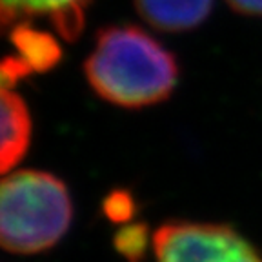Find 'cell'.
Listing matches in <instances>:
<instances>
[{
	"instance_id": "6da1fadb",
	"label": "cell",
	"mask_w": 262,
	"mask_h": 262,
	"mask_svg": "<svg viewBox=\"0 0 262 262\" xmlns=\"http://www.w3.org/2000/svg\"><path fill=\"white\" fill-rule=\"evenodd\" d=\"M88 84L98 97L126 110L168 100L179 82V62L137 26H106L84 60Z\"/></svg>"
},
{
	"instance_id": "7a4b0ae2",
	"label": "cell",
	"mask_w": 262,
	"mask_h": 262,
	"mask_svg": "<svg viewBox=\"0 0 262 262\" xmlns=\"http://www.w3.org/2000/svg\"><path fill=\"white\" fill-rule=\"evenodd\" d=\"M73 202L58 177L38 169L8 173L0 186V242L9 253L35 255L62 241Z\"/></svg>"
},
{
	"instance_id": "3957f363",
	"label": "cell",
	"mask_w": 262,
	"mask_h": 262,
	"mask_svg": "<svg viewBox=\"0 0 262 262\" xmlns=\"http://www.w3.org/2000/svg\"><path fill=\"white\" fill-rule=\"evenodd\" d=\"M155 262H262L237 229L213 222L171 221L153 233Z\"/></svg>"
},
{
	"instance_id": "277c9868",
	"label": "cell",
	"mask_w": 262,
	"mask_h": 262,
	"mask_svg": "<svg viewBox=\"0 0 262 262\" xmlns=\"http://www.w3.org/2000/svg\"><path fill=\"white\" fill-rule=\"evenodd\" d=\"M91 0H2V26L48 16L64 40H77L86 26V11Z\"/></svg>"
},
{
	"instance_id": "5b68a950",
	"label": "cell",
	"mask_w": 262,
	"mask_h": 262,
	"mask_svg": "<svg viewBox=\"0 0 262 262\" xmlns=\"http://www.w3.org/2000/svg\"><path fill=\"white\" fill-rule=\"evenodd\" d=\"M146 24L164 33H182L199 28L211 13L213 0H133Z\"/></svg>"
},
{
	"instance_id": "8992f818",
	"label": "cell",
	"mask_w": 262,
	"mask_h": 262,
	"mask_svg": "<svg viewBox=\"0 0 262 262\" xmlns=\"http://www.w3.org/2000/svg\"><path fill=\"white\" fill-rule=\"evenodd\" d=\"M2 142L0 171L8 175L26 157L31 144V115L24 98L11 90H2Z\"/></svg>"
},
{
	"instance_id": "52a82bcc",
	"label": "cell",
	"mask_w": 262,
	"mask_h": 262,
	"mask_svg": "<svg viewBox=\"0 0 262 262\" xmlns=\"http://www.w3.org/2000/svg\"><path fill=\"white\" fill-rule=\"evenodd\" d=\"M9 40L16 53L29 64L33 71L46 73L62 60V48L51 33L31 26L28 20L13 24Z\"/></svg>"
},
{
	"instance_id": "ba28073f",
	"label": "cell",
	"mask_w": 262,
	"mask_h": 262,
	"mask_svg": "<svg viewBox=\"0 0 262 262\" xmlns=\"http://www.w3.org/2000/svg\"><path fill=\"white\" fill-rule=\"evenodd\" d=\"M153 237L146 222H127L122 224L113 237L115 251L127 262H142L147 255Z\"/></svg>"
},
{
	"instance_id": "9c48e42d",
	"label": "cell",
	"mask_w": 262,
	"mask_h": 262,
	"mask_svg": "<svg viewBox=\"0 0 262 262\" xmlns=\"http://www.w3.org/2000/svg\"><path fill=\"white\" fill-rule=\"evenodd\" d=\"M104 217L113 224H127L137 215V201L133 193L127 189H113L102 201Z\"/></svg>"
},
{
	"instance_id": "30bf717a",
	"label": "cell",
	"mask_w": 262,
	"mask_h": 262,
	"mask_svg": "<svg viewBox=\"0 0 262 262\" xmlns=\"http://www.w3.org/2000/svg\"><path fill=\"white\" fill-rule=\"evenodd\" d=\"M33 73V70L29 68V64L26 60H22L18 55L15 57H6L0 68V77H2V90H11L15 88L22 78L29 77Z\"/></svg>"
},
{
	"instance_id": "8fae6325",
	"label": "cell",
	"mask_w": 262,
	"mask_h": 262,
	"mask_svg": "<svg viewBox=\"0 0 262 262\" xmlns=\"http://www.w3.org/2000/svg\"><path fill=\"white\" fill-rule=\"evenodd\" d=\"M226 4L238 15L262 16V0H226Z\"/></svg>"
}]
</instances>
